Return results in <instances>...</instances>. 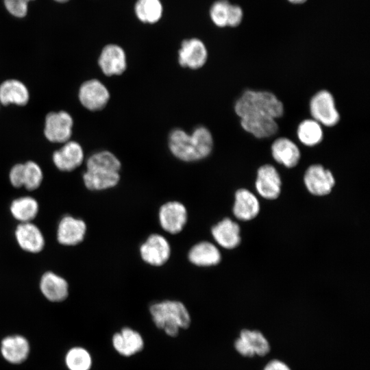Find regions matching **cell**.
Returning a JSON list of instances; mask_svg holds the SVG:
<instances>
[{
  "label": "cell",
  "mask_w": 370,
  "mask_h": 370,
  "mask_svg": "<svg viewBox=\"0 0 370 370\" xmlns=\"http://www.w3.org/2000/svg\"><path fill=\"white\" fill-rule=\"evenodd\" d=\"M234 112L241 118L246 115H263L275 119L284 112L283 103L273 92L267 90H245L234 103Z\"/></svg>",
  "instance_id": "1"
},
{
  "label": "cell",
  "mask_w": 370,
  "mask_h": 370,
  "mask_svg": "<svg viewBox=\"0 0 370 370\" xmlns=\"http://www.w3.org/2000/svg\"><path fill=\"white\" fill-rule=\"evenodd\" d=\"M149 312L155 325L171 337H175L180 329H187L190 324V314L184 304L179 301L155 303L150 306Z\"/></svg>",
  "instance_id": "2"
},
{
  "label": "cell",
  "mask_w": 370,
  "mask_h": 370,
  "mask_svg": "<svg viewBox=\"0 0 370 370\" xmlns=\"http://www.w3.org/2000/svg\"><path fill=\"white\" fill-rule=\"evenodd\" d=\"M83 180L89 190H101L115 186L120 180V175L114 168L88 158Z\"/></svg>",
  "instance_id": "3"
},
{
  "label": "cell",
  "mask_w": 370,
  "mask_h": 370,
  "mask_svg": "<svg viewBox=\"0 0 370 370\" xmlns=\"http://www.w3.org/2000/svg\"><path fill=\"white\" fill-rule=\"evenodd\" d=\"M309 110L312 119L325 127L336 125L341 119L334 98L327 90H319L311 97Z\"/></svg>",
  "instance_id": "4"
},
{
  "label": "cell",
  "mask_w": 370,
  "mask_h": 370,
  "mask_svg": "<svg viewBox=\"0 0 370 370\" xmlns=\"http://www.w3.org/2000/svg\"><path fill=\"white\" fill-rule=\"evenodd\" d=\"M169 149L173 156L183 162L200 160L197 145L191 134L181 128L171 130L168 137Z\"/></svg>",
  "instance_id": "5"
},
{
  "label": "cell",
  "mask_w": 370,
  "mask_h": 370,
  "mask_svg": "<svg viewBox=\"0 0 370 370\" xmlns=\"http://www.w3.org/2000/svg\"><path fill=\"white\" fill-rule=\"evenodd\" d=\"M208 56L204 42L197 38H190L182 42L177 60L182 67L197 70L206 64Z\"/></svg>",
  "instance_id": "6"
},
{
  "label": "cell",
  "mask_w": 370,
  "mask_h": 370,
  "mask_svg": "<svg viewBox=\"0 0 370 370\" xmlns=\"http://www.w3.org/2000/svg\"><path fill=\"white\" fill-rule=\"evenodd\" d=\"M110 98V94L108 88L99 79H88L79 88V101L89 110H102L107 106Z\"/></svg>",
  "instance_id": "7"
},
{
  "label": "cell",
  "mask_w": 370,
  "mask_h": 370,
  "mask_svg": "<svg viewBox=\"0 0 370 370\" xmlns=\"http://www.w3.org/2000/svg\"><path fill=\"white\" fill-rule=\"evenodd\" d=\"M73 119L65 111L49 112L45 119L44 134L52 143H66L71 136Z\"/></svg>",
  "instance_id": "8"
},
{
  "label": "cell",
  "mask_w": 370,
  "mask_h": 370,
  "mask_svg": "<svg viewBox=\"0 0 370 370\" xmlns=\"http://www.w3.org/2000/svg\"><path fill=\"white\" fill-rule=\"evenodd\" d=\"M304 181L310 193L319 196L330 193L335 184L332 172L319 164L310 165L306 169Z\"/></svg>",
  "instance_id": "9"
},
{
  "label": "cell",
  "mask_w": 370,
  "mask_h": 370,
  "mask_svg": "<svg viewBox=\"0 0 370 370\" xmlns=\"http://www.w3.org/2000/svg\"><path fill=\"white\" fill-rule=\"evenodd\" d=\"M98 64L106 76L122 75L127 66L126 53L121 46L108 44L101 51Z\"/></svg>",
  "instance_id": "10"
},
{
  "label": "cell",
  "mask_w": 370,
  "mask_h": 370,
  "mask_svg": "<svg viewBox=\"0 0 370 370\" xmlns=\"http://www.w3.org/2000/svg\"><path fill=\"white\" fill-rule=\"evenodd\" d=\"M140 253L142 259L147 264L162 266L169 258L171 247L164 236L153 234L142 244Z\"/></svg>",
  "instance_id": "11"
},
{
  "label": "cell",
  "mask_w": 370,
  "mask_h": 370,
  "mask_svg": "<svg viewBox=\"0 0 370 370\" xmlns=\"http://www.w3.org/2000/svg\"><path fill=\"white\" fill-rule=\"evenodd\" d=\"M161 227L170 234H177L184 228L187 221V211L180 202L173 201L163 204L159 210Z\"/></svg>",
  "instance_id": "12"
},
{
  "label": "cell",
  "mask_w": 370,
  "mask_h": 370,
  "mask_svg": "<svg viewBox=\"0 0 370 370\" xmlns=\"http://www.w3.org/2000/svg\"><path fill=\"white\" fill-rule=\"evenodd\" d=\"M281 186V177L273 166L267 164L259 167L256 180L259 195L265 199H274L279 196Z\"/></svg>",
  "instance_id": "13"
},
{
  "label": "cell",
  "mask_w": 370,
  "mask_h": 370,
  "mask_svg": "<svg viewBox=\"0 0 370 370\" xmlns=\"http://www.w3.org/2000/svg\"><path fill=\"white\" fill-rule=\"evenodd\" d=\"M112 346L116 352L125 357L132 356L144 348V340L141 334L130 327H123L113 334Z\"/></svg>",
  "instance_id": "14"
},
{
  "label": "cell",
  "mask_w": 370,
  "mask_h": 370,
  "mask_svg": "<svg viewBox=\"0 0 370 370\" xmlns=\"http://www.w3.org/2000/svg\"><path fill=\"white\" fill-rule=\"evenodd\" d=\"M241 127L256 138H267L278 131L276 119L263 115H246L240 118Z\"/></svg>",
  "instance_id": "15"
},
{
  "label": "cell",
  "mask_w": 370,
  "mask_h": 370,
  "mask_svg": "<svg viewBox=\"0 0 370 370\" xmlns=\"http://www.w3.org/2000/svg\"><path fill=\"white\" fill-rule=\"evenodd\" d=\"M86 232V225L84 221L66 216L59 223L58 241L63 245H75L84 240Z\"/></svg>",
  "instance_id": "16"
},
{
  "label": "cell",
  "mask_w": 370,
  "mask_h": 370,
  "mask_svg": "<svg viewBox=\"0 0 370 370\" xmlns=\"http://www.w3.org/2000/svg\"><path fill=\"white\" fill-rule=\"evenodd\" d=\"M0 351L6 361L11 364L18 365L28 357L30 346L25 337L21 335H11L1 341Z\"/></svg>",
  "instance_id": "17"
},
{
  "label": "cell",
  "mask_w": 370,
  "mask_h": 370,
  "mask_svg": "<svg viewBox=\"0 0 370 370\" xmlns=\"http://www.w3.org/2000/svg\"><path fill=\"white\" fill-rule=\"evenodd\" d=\"M84 151L81 145L75 141L67 142L53 154L56 166L62 171H71L82 164Z\"/></svg>",
  "instance_id": "18"
},
{
  "label": "cell",
  "mask_w": 370,
  "mask_h": 370,
  "mask_svg": "<svg viewBox=\"0 0 370 370\" xmlns=\"http://www.w3.org/2000/svg\"><path fill=\"white\" fill-rule=\"evenodd\" d=\"M271 151L273 158L287 168L295 166L301 158L297 144L286 137L275 139L271 146Z\"/></svg>",
  "instance_id": "19"
},
{
  "label": "cell",
  "mask_w": 370,
  "mask_h": 370,
  "mask_svg": "<svg viewBox=\"0 0 370 370\" xmlns=\"http://www.w3.org/2000/svg\"><path fill=\"white\" fill-rule=\"evenodd\" d=\"M15 236L19 246L26 251L38 253L44 247L45 240L42 232L30 222L19 224L16 229Z\"/></svg>",
  "instance_id": "20"
},
{
  "label": "cell",
  "mask_w": 370,
  "mask_h": 370,
  "mask_svg": "<svg viewBox=\"0 0 370 370\" xmlns=\"http://www.w3.org/2000/svg\"><path fill=\"white\" fill-rule=\"evenodd\" d=\"M40 288L46 299L53 302L62 301L69 295V285L62 277L46 272L41 278Z\"/></svg>",
  "instance_id": "21"
},
{
  "label": "cell",
  "mask_w": 370,
  "mask_h": 370,
  "mask_svg": "<svg viewBox=\"0 0 370 370\" xmlns=\"http://www.w3.org/2000/svg\"><path fill=\"white\" fill-rule=\"evenodd\" d=\"M260 211V204L256 197L245 188L238 190L235 193V202L233 213L243 221L255 218Z\"/></svg>",
  "instance_id": "22"
},
{
  "label": "cell",
  "mask_w": 370,
  "mask_h": 370,
  "mask_svg": "<svg viewBox=\"0 0 370 370\" xmlns=\"http://www.w3.org/2000/svg\"><path fill=\"white\" fill-rule=\"evenodd\" d=\"M212 234L215 241L225 249H233L241 242L238 225L228 218L213 226Z\"/></svg>",
  "instance_id": "23"
},
{
  "label": "cell",
  "mask_w": 370,
  "mask_h": 370,
  "mask_svg": "<svg viewBox=\"0 0 370 370\" xmlns=\"http://www.w3.org/2000/svg\"><path fill=\"white\" fill-rule=\"evenodd\" d=\"M221 258L217 247L207 241L195 244L188 252L190 262L199 267L216 265L221 261Z\"/></svg>",
  "instance_id": "24"
},
{
  "label": "cell",
  "mask_w": 370,
  "mask_h": 370,
  "mask_svg": "<svg viewBox=\"0 0 370 370\" xmlns=\"http://www.w3.org/2000/svg\"><path fill=\"white\" fill-rule=\"evenodd\" d=\"M29 97L27 87L17 79H8L0 85V102L4 106L10 103L25 106Z\"/></svg>",
  "instance_id": "25"
},
{
  "label": "cell",
  "mask_w": 370,
  "mask_h": 370,
  "mask_svg": "<svg viewBox=\"0 0 370 370\" xmlns=\"http://www.w3.org/2000/svg\"><path fill=\"white\" fill-rule=\"evenodd\" d=\"M297 136L301 144L307 147L319 145L323 140L322 125L313 119H306L299 123Z\"/></svg>",
  "instance_id": "26"
},
{
  "label": "cell",
  "mask_w": 370,
  "mask_h": 370,
  "mask_svg": "<svg viewBox=\"0 0 370 370\" xmlns=\"http://www.w3.org/2000/svg\"><path fill=\"white\" fill-rule=\"evenodd\" d=\"M134 11L139 21L153 24L162 18L163 6L160 0H137Z\"/></svg>",
  "instance_id": "27"
},
{
  "label": "cell",
  "mask_w": 370,
  "mask_h": 370,
  "mask_svg": "<svg viewBox=\"0 0 370 370\" xmlns=\"http://www.w3.org/2000/svg\"><path fill=\"white\" fill-rule=\"evenodd\" d=\"M10 212L16 220L21 223H28L37 215L38 204L36 200L32 197H20L12 202Z\"/></svg>",
  "instance_id": "28"
},
{
  "label": "cell",
  "mask_w": 370,
  "mask_h": 370,
  "mask_svg": "<svg viewBox=\"0 0 370 370\" xmlns=\"http://www.w3.org/2000/svg\"><path fill=\"white\" fill-rule=\"evenodd\" d=\"M238 336L247 343L255 356L264 357L271 351L269 341L260 330L244 328L240 331Z\"/></svg>",
  "instance_id": "29"
},
{
  "label": "cell",
  "mask_w": 370,
  "mask_h": 370,
  "mask_svg": "<svg viewBox=\"0 0 370 370\" xmlns=\"http://www.w3.org/2000/svg\"><path fill=\"white\" fill-rule=\"evenodd\" d=\"M65 364L69 370H90L92 366L90 354L85 348L75 347L65 356Z\"/></svg>",
  "instance_id": "30"
},
{
  "label": "cell",
  "mask_w": 370,
  "mask_h": 370,
  "mask_svg": "<svg viewBox=\"0 0 370 370\" xmlns=\"http://www.w3.org/2000/svg\"><path fill=\"white\" fill-rule=\"evenodd\" d=\"M190 134L195 139L200 160L209 156L214 146L211 132L207 127L199 125L194 128Z\"/></svg>",
  "instance_id": "31"
},
{
  "label": "cell",
  "mask_w": 370,
  "mask_h": 370,
  "mask_svg": "<svg viewBox=\"0 0 370 370\" xmlns=\"http://www.w3.org/2000/svg\"><path fill=\"white\" fill-rule=\"evenodd\" d=\"M23 165V186L29 190L37 189L42 180V172L40 167L33 161H28Z\"/></svg>",
  "instance_id": "32"
},
{
  "label": "cell",
  "mask_w": 370,
  "mask_h": 370,
  "mask_svg": "<svg viewBox=\"0 0 370 370\" xmlns=\"http://www.w3.org/2000/svg\"><path fill=\"white\" fill-rule=\"evenodd\" d=\"M231 4L227 0L214 2L210 10V16L213 23L219 27H227Z\"/></svg>",
  "instance_id": "33"
},
{
  "label": "cell",
  "mask_w": 370,
  "mask_h": 370,
  "mask_svg": "<svg viewBox=\"0 0 370 370\" xmlns=\"http://www.w3.org/2000/svg\"><path fill=\"white\" fill-rule=\"evenodd\" d=\"M32 0H4L7 10L13 16L24 17L27 12L28 3Z\"/></svg>",
  "instance_id": "34"
},
{
  "label": "cell",
  "mask_w": 370,
  "mask_h": 370,
  "mask_svg": "<svg viewBox=\"0 0 370 370\" xmlns=\"http://www.w3.org/2000/svg\"><path fill=\"white\" fill-rule=\"evenodd\" d=\"M23 164H15L10 172V180L12 185L16 188L23 186Z\"/></svg>",
  "instance_id": "35"
},
{
  "label": "cell",
  "mask_w": 370,
  "mask_h": 370,
  "mask_svg": "<svg viewBox=\"0 0 370 370\" xmlns=\"http://www.w3.org/2000/svg\"><path fill=\"white\" fill-rule=\"evenodd\" d=\"M234 347L237 353L243 357L253 358L256 356L254 351L247 343L240 336H238L234 341Z\"/></svg>",
  "instance_id": "36"
},
{
  "label": "cell",
  "mask_w": 370,
  "mask_h": 370,
  "mask_svg": "<svg viewBox=\"0 0 370 370\" xmlns=\"http://www.w3.org/2000/svg\"><path fill=\"white\" fill-rule=\"evenodd\" d=\"M242 18L243 11L241 8L238 5L231 4L227 26L232 27L238 26L241 23Z\"/></svg>",
  "instance_id": "37"
},
{
  "label": "cell",
  "mask_w": 370,
  "mask_h": 370,
  "mask_svg": "<svg viewBox=\"0 0 370 370\" xmlns=\"http://www.w3.org/2000/svg\"><path fill=\"white\" fill-rule=\"evenodd\" d=\"M262 370H292L289 365L285 362L274 358L265 364Z\"/></svg>",
  "instance_id": "38"
},
{
  "label": "cell",
  "mask_w": 370,
  "mask_h": 370,
  "mask_svg": "<svg viewBox=\"0 0 370 370\" xmlns=\"http://www.w3.org/2000/svg\"><path fill=\"white\" fill-rule=\"evenodd\" d=\"M290 2L293 3H301L305 2L306 0H288Z\"/></svg>",
  "instance_id": "39"
},
{
  "label": "cell",
  "mask_w": 370,
  "mask_h": 370,
  "mask_svg": "<svg viewBox=\"0 0 370 370\" xmlns=\"http://www.w3.org/2000/svg\"><path fill=\"white\" fill-rule=\"evenodd\" d=\"M55 1L58 2H60V3H64V2L68 1L69 0H55Z\"/></svg>",
  "instance_id": "40"
}]
</instances>
